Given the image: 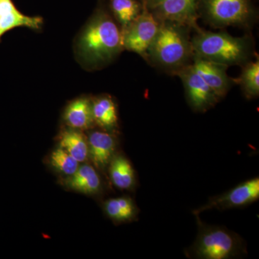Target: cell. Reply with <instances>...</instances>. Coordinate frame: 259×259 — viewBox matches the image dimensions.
Segmentation results:
<instances>
[{
	"instance_id": "9",
	"label": "cell",
	"mask_w": 259,
	"mask_h": 259,
	"mask_svg": "<svg viewBox=\"0 0 259 259\" xmlns=\"http://www.w3.org/2000/svg\"><path fill=\"white\" fill-rule=\"evenodd\" d=\"M199 0H163L149 10L160 23L171 22L196 30L200 28L197 23Z\"/></svg>"
},
{
	"instance_id": "5",
	"label": "cell",
	"mask_w": 259,
	"mask_h": 259,
	"mask_svg": "<svg viewBox=\"0 0 259 259\" xmlns=\"http://www.w3.org/2000/svg\"><path fill=\"white\" fill-rule=\"evenodd\" d=\"M199 18L214 28H250L257 18L251 0H199Z\"/></svg>"
},
{
	"instance_id": "20",
	"label": "cell",
	"mask_w": 259,
	"mask_h": 259,
	"mask_svg": "<svg viewBox=\"0 0 259 259\" xmlns=\"http://www.w3.org/2000/svg\"><path fill=\"white\" fill-rule=\"evenodd\" d=\"M239 77L235 79L241 86L243 95L248 100L257 98L259 95V58L243 65Z\"/></svg>"
},
{
	"instance_id": "19",
	"label": "cell",
	"mask_w": 259,
	"mask_h": 259,
	"mask_svg": "<svg viewBox=\"0 0 259 259\" xmlns=\"http://www.w3.org/2000/svg\"><path fill=\"white\" fill-rule=\"evenodd\" d=\"M108 6L121 30L127 28L143 10L140 0H109Z\"/></svg>"
},
{
	"instance_id": "14",
	"label": "cell",
	"mask_w": 259,
	"mask_h": 259,
	"mask_svg": "<svg viewBox=\"0 0 259 259\" xmlns=\"http://www.w3.org/2000/svg\"><path fill=\"white\" fill-rule=\"evenodd\" d=\"M65 122L71 128L87 130L93 125L92 100L81 97L70 102L64 111Z\"/></svg>"
},
{
	"instance_id": "8",
	"label": "cell",
	"mask_w": 259,
	"mask_h": 259,
	"mask_svg": "<svg viewBox=\"0 0 259 259\" xmlns=\"http://www.w3.org/2000/svg\"><path fill=\"white\" fill-rule=\"evenodd\" d=\"M176 76L183 83L187 101L193 111L207 112L219 101L217 95L199 76L192 64L180 70Z\"/></svg>"
},
{
	"instance_id": "16",
	"label": "cell",
	"mask_w": 259,
	"mask_h": 259,
	"mask_svg": "<svg viewBox=\"0 0 259 259\" xmlns=\"http://www.w3.org/2000/svg\"><path fill=\"white\" fill-rule=\"evenodd\" d=\"M112 184L122 190H130L136 185V173L131 162L122 155H115L109 163Z\"/></svg>"
},
{
	"instance_id": "21",
	"label": "cell",
	"mask_w": 259,
	"mask_h": 259,
	"mask_svg": "<svg viewBox=\"0 0 259 259\" xmlns=\"http://www.w3.org/2000/svg\"><path fill=\"white\" fill-rule=\"evenodd\" d=\"M51 163L56 170L69 177L74 175L79 167V162L61 147L51 153Z\"/></svg>"
},
{
	"instance_id": "22",
	"label": "cell",
	"mask_w": 259,
	"mask_h": 259,
	"mask_svg": "<svg viewBox=\"0 0 259 259\" xmlns=\"http://www.w3.org/2000/svg\"><path fill=\"white\" fill-rule=\"evenodd\" d=\"M142 3L143 6L148 10H152L155 7L163 2V0H140Z\"/></svg>"
},
{
	"instance_id": "4",
	"label": "cell",
	"mask_w": 259,
	"mask_h": 259,
	"mask_svg": "<svg viewBox=\"0 0 259 259\" xmlns=\"http://www.w3.org/2000/svg\"><path fill=\"white\" fill-rule=\"evenodd\" d=\"M198 233L193 245L185 250L186 256L197 259H230L246 253L244 240L225 227L204 223L195 214Z\"/></svg>"
},
{
	"instance_id": "3",
	"label": "cell",
	"mask_w": 259,
	"mask_h": 259,
	"mask_svg": "<svg viewBox=\"0 0 259 259\" xmlns=\"http://www.w3.org/2000/svg\"><path fill=\"white\" fill-rule=\"evenodd\" d=\"M192 37L194 56L223 65L241 66L256 55L254 41L250 35L234 37L226 32L194 30Z\"/></svg>"
},
{
	"instance_id": "15",
	"label": "cell",
	"mask_w": 259,
	"mask_h": 259,
	"mask_svg": "<svg viewBox=\"0 0 259 259\" xmlns=\"http://www.w3.org/2000/svg\"><path fill=\"white\" fill-rule=\"evenodd\" d=\"M65 182L71 190L83 194H97L101 190V179L96 170L90 165L79 166L77 171Z\"/></svg>"
},
{
	"instance_id": "17",
	"label": "cell",
	"mask_w": 259,
	"mask_h": 259,
	"mask_svg": "<svg viewBox=\"0 0 259 259\" xmlns=\"http://www.w3.org/2000/svg\"><path fill=\"white\" fill-rule=\"evenodd\" d=\"M104 210L110 219L118 223L134 221L139 213L136 202L130 197H117L105 201Z\"/></svg>"
},
{
	"instance_id": "2",
	"label": "cell",
	"mask_w": 259,
	"mask_h": 259,
	"mask_svg": "<svg viewBox=\"0 0 259 259\" xmlns=\"http://www.w3.org/2000/svg\"><path fill=\"white\" fill-rule=\"evenodd\" d=\"M192 29L171 22H162L145 60L168 74L177 73L193 61Z\"/></svg>"
},
{
	"instance_id": "12",
	"label": "cell",
	"mask_w": 259,
	"mask_h": 259,
	"mask_svg": "<svg viewBox=\"0 0 259 259\" xmlns=\"http://www.w3.org/2000/svg\"><path fill=\"white\" fill-rule=\"evenodd\" d=\"M89 154L95 166L104 168L109 166L115 156L116 140L111 133L94 131L90 133L88 140Z\"/></svg>"
},
{
	"instance_id": "10",
	"label": "cell",
	"mask_w": 259,
	"mask_h": 259,
	"mask_svg": "<svg viewBox=\"0 0 259 259\" xmlns=\"http://www.w3.org/2000/svg\"><path fill=\"white\" fill-rule=\"evenodd\" d=\"M194 69L212 89L219 100L226 96L236 80L227 74L228 66L194 56L192 63Z\"/></svg>"
},
{
	"instance_id": "18",
	"label": "cell",
	"mask_w": 259,
	"mask_h": 259,
	"mask_svg": "<svg viewBox=\"0 0 259 259\" xmlns=\"http://www.w3.org/2000/svg\"><path fill=\"white\" fill-rule=\"evenodd\" d=\"M59 146L79 163L83 162L89 154L88 141L79 130H65L61 134Z\"/></svg>"
},
{
	"instance_id": "6",
	"label": "cell",
	"mask_w": 259,
	"mask_h": 259,
	"mask_svg": "<svg viewBox=\"0 0 259 259\" xmlns=\"http://www.w3.org/2000/svg\"><path fill=\"white\" fill-rule=\"evenodd\" d=\"M161 23L151 11L143 6V10L127 28L122 30L124 50L132 51L146 59L147 51L158 30Z\"/></svg>"
},
{
	"instance_id": "13",
	"label": "cell",
	"mask_w": 259,
	"mask_h": 259,
	"mask_svg": "<svg viewBox=\"0 0 259 259\" xmlns=\"http://www.w3.org/2000/svg\"><path fill=\"white\" fill-rule=\"evenodd\" d=\"M94 122L104 131L111 133L118 127V112L111 96L102 95L92 100Z\"/></svg>"
},
{
	"instance_id": "7",
	"label": "cell",
	"mask_w": 259,
	"mask_h": 259,
	"mask_svg": "<svg viewBox=\"0 0 259 259\" xmlns=\"http://www.w3.org/2000/svg\"><path fill=\"white\" fill-rule=\"evenodd\" d=\"M259 199V178L250 179L233 187L221 195L209 199L204 205L192 211L194 215L204 211L216 209L218 210L245 207L256 202Z\"/></svg>"
},
{
	"instance_id": "11",
	"label": "cell",
	"mask_w": 259,
	"mask_h": 259,
	"mask_svg": "<svg viewBox=\"0 0 259 259\" xmlns=\"http://www.w3.org/2000/svg\"><path fill=\"white\" fill-rule=\"evenodd\" d=\"M41 17L28 16L18 10L13 0H0V40L7 32L18 27H25L33 30L42 28Z\"/></svg>"
},
{
	"instance_id": "1",
	"label": "cell",
	"mask_w": 259,
	"mask_h": 259,
	"mask_svg": "<svg viewBox=\"0 0 259 259\" xmlns=\"http://www.w3.org/2000/svg\"><path fill=\"white\" fill-rule=\"evenodd\" d=\"M75 49L78 59L90 69L106 66L124 50L122 30L105 0H98L95 13L78 35Z\"/></svg>"
}]
</instances>
